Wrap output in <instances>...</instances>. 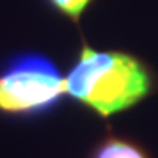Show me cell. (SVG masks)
<instances>
[{
  "mask_svg": "<svg viewBox=\"0 0 158 158\" xmlns=\"http://www.w3.org/2000/svg\"><path fill=\"white\" fill-rule=\"evenodd\" d=\"M63 95H67L65 76L46 55H19L0 73V110L4 112H48Z\"/></svg>",
  "mask_w": 158,
  "mask_h": 158,
  "instance_id": "obj_2",
  "label": "cell"
},
{
  "mask_svg": "<svg viewBox=\"0 0 158 158\" xmlns=\"http://www.w3.org/2000/svg\"><path fill=\"white\" fill-rule=\"evenodd\" d=\"M92 158H151V154L137 141L110 135L95 147Z\"/></svg>",
  "mask_w": 158,
  "mask_h": 158,
  "instance_id": "obj_3",
  "label": "cell"
},
{
  "mask_svg": "<svg viewBox=\"0 0 158 158\" xmlns=\"http://www.w3.org/2000/svg\"><path fill=\"white\" fill-rule=\"evenodd\" d=\"M48 2L63 15L71 17L73 21H78V17L84 14V10L92 0H48Z\"/></svg>",
  "mask_w": 158,
  "mask_h": 158,
  "instance_id": "obj_4",
  "label": "cell"
},
{
  "mask_svg": "<svg viewBox=\"0 0 158 158\" xmlns=\"http://www.w3.org/2000/svg\"><path fill=\"white\" fill-rule=\"evenodd\" d=\"M156 88L149 65L126 52L84 46L65 76V92L99 116L135 107Z\"/></svg>",
  "mask_w": 158,
  "mask_h": 158,
  "instance_id": "obj_1",
  "label": "cell"
}]
</instances>
